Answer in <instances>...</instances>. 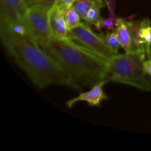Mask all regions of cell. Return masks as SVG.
Here are the masks:
<instances>
[{"label": "cell", "instance_id": "cell-1", "mask_svg": "<svg viewBox=\"0 0 151 151\" xmlns=\"http://www.w3.org/2000/svg\"><path fill=\"white\" fill-rule=\"evenodd\" d=\"M0 37L7 52L38 88L57 84L76 89L66 71L43 50L24 27L0 22Z\"/></svg>", "mask_w": 151, "mask_h": 151}, {"label": "cell", "instance_id": "cell-2", "mask_svg": "<svg viewBox=\"0 0 151 151\" xmlns=\"http://www.w3.org/2000/svg\"><path fill=\"white\" fill-rule=\"evenodd\" d=\"M43 50L66 71L79 90L105 81L107 60L69 38L52 35Z\"/></svg>", "mask_w": 151, "mask_h": 151}, {"label": "cell", "instance_id": "cell-3", "mask_svg": "<svg viewBox=\"0 0 151 151\" xmlns=\"http://www.w3.org/2000/svg\"><path fill=\"white\" fill-rule=\"evenodd\" d=\"M146 55L140 52L116 54L107 60L104 81L126 84L143 91H151V83L144 67Z\"/></svg>", "mask_w": 151, "mask_h": 151}, {"label": "cell", "instance_id": "cell-4", "mask_svg": "<svg viewBox=\"0 0 151 151\" xmlns=\"http://www.w3.org/2000/svg\"><path fill=\"white\" fill-rule=\"evenodd\" d=\"M67 38L107 60L116 54L106 44L98 33H94L91 26L86 23H81L77 27L69 29Z\"/></svg>", "mask_w": 151, "mask_h": 151}, {"label": "cell", "instance_id": "cell-5", "mask_svg": "<svg viewBox=\"0 0 151 151\" xmlns=\"http://www.w3.org/2000/svg\"><path fill=\"white\" fill-rule=\"evenodd\" d=\"M49 11L50 10L47 8L34 7L27 9V32L35 38L42 49L48 44L52 36Z\"/></svg>", "mask_w": 151, "mask_h": 151}, {"label": "cell", "instance_id": "cell-6", "mask_svg": "<svg viewBox=\"0 0 151 151\" xmlns=\"http://www.w3.org/2000/svg\"><path fill=\"white\" fill-rule=\"evenodd\" d=\"M27 8L23 0H0V22L11 26L27 27Z\"/></svg>", "mask_w": 151, "mask_h": 151}, {"label": "cell", "instance_id": "cell-7", "mask_svg": "<svg viewBox=\"0 0 151 151\" xmlns=\"http://www.w3.org/2000/svg\"><path fill=\"white\" fill-rule=\"evenodd\" d=\"M139 23L140 20H126L125 19L119 18L115 29L117 32L121 47L126 52H140L147 56L146 53L140 50L137 44V30Z\"/></svg>", "mask_w": 151, "mask_h": 151}, {"label": "cell", "instance_id": "cell-8", "mask_svg": "<svg viewBox=\"0 0 151 151\" xmlns=\"http://www.w3.org/2000/svg\"><path fill=\"white\" fill-rule=\"evenodd\" d=\"M106 83V81L97 83L88 91L81 93L79 96L66 102V106L72 108L78 102L84 101L91 106H100L102 101L108 99L107 95L103 91V86Z\"/></svg>", "mask_w": 151, "mask_h": 151}, {"label": "cell", "instance_id": "cell-9", "mask_svg": "<svg viewBox=\"0 0 151 151\" xmlns=\"http://www.w3.org/2000/svg\"><path fill=\"white\" fill-rule=\"evenodd\" d=\"M49 22L52 35L58 38H67L68 29L65 15L57 4H55L49 11Z\"/></svg>", "mask_w": 151, "mask_h": 151}, {"label": "cell", "instance_id": "cell-10", "mask_svg": "<svg viewBox=\"0 0 151 151\" xmlns=\"http://www.w3.org/2000/svg\"><path fill=\"white\" fill-rule=\"evenodd\" d=\"M137 44L141 51L151 58V25L148 19L140 20L137 30Z\"/></svg>", "mask_w": 151, "mask_h": 151}, {"label": "cell", "instance_id": "cell-11", "mask_svg": "<svg viewBox=\"0 0 151 151\" xmlns=\"http://www.w3.org/2000/svg\"><path fill=\"white\" fill-rule=\"evenodd\" d=\"M103 7V2L97 1V0H94L92 5L88 10L85 20H84L87 24L89 26H94L102 19L100 16V9Z\"/></svg>", "mask_w": 151, "mask_h": 151}, {"label": "cell", "instance_id": "cell-12", "mask_svg": "<svg viewBox=\"0 0 151 151\" xmlns=\"http://www.w3.org/2000/svg\"><path fill=\"white\" fill-rule=\"evenodd\" d=\"M98 35L115 53L118 54L119 47L121 46L119 44V39H118L117 32H116V29L111 30V32H106V33L100 32V33H98Z\"/></svg>", "mask_w": 151, "mask_h": 151}, {"label": "cell", "instance_id": "cell-13", "mask_svg": "<svg viewBox=\"0 0 151 151\" xmlns=\"http://www.w3.org/2000/svg\"><path fill=\"white\" fill-rule=\"evenodd\" d=\"M94 0H76L74 2L72 7L78 13L83 20H85L87 13L92 5Z\"/></svg>", "mask_w": 151, "mask_h": 151}, {"label": "cell", "instance_id": "cell-14", "mask_svg": "<svg viewBox=\"0 0 151 151\" xmlns=\"http://www.w3.org/2000/svg\"><path fill=\"white\" fill-rule=\"evenodd\" d=\"M119 18L116 16H109L107 19H101L95 25L94 27L97 30L100 29H107V30H114L116 29Z\"/></svg>", "mask_w": 151, "mask_h": 151}, {"label": "cell", "instance_id": "cell-15", "mask_svg": "<svg viewBox=\"0 0 151 151\" xmlns=\"http://www.w3.org/2000/svg\"><path fill=\"white\" fill-rule=\"evenodd\" d=\"M65 19H66V25L69 29L77 27L81 24V17L72 7L69 8L65 13Z\"/></svg>", "mask_w": 151, "mask_h": 151}, {"label": "cell", "instance_id": "cell-16", "mask_svg": "<svg viewBox=\"0 0 151 151\" xmlns=\"http://www.w3.org/2000/svg\"><path fill=\"white\" fill-rule=\"evenodd\" d=\"M27 9L34 7H41L49 10L56 4L58 0H23Z\"/></svg>", "mask_w": 151, "mask_h": 151}, {"label": "cell", "instance_id": "cell-17", "mask_svg": "<svg viewBox=\"0 0 151 151\" xmlns=\"http://www.w3.org/2000/svg\"><path fill=\"white\" fill-rule=\"evenodd\" d=\"M76 0H58L57 2H56V4L58 6L60 10L65 15L66 11L72 7V5H73L74 2Z\"/></svg>", "mask_w": 151, "mask_h": 151}, {"label": "cell", "instance_id": "cell-18", "mask_svg": "<svg viewBox=\"0 0 151 151\" xmlns=\"http://www.w3.org/2000/svg\"><path fill=\"white\" fill-rule=\"evenodd\" d=\"M109 10V16H115L116 11V0H104Z\"/></svg>", "mask_w": 151, "mask_h": 151}, {"label": "cell", "instance_id": "cell-19", "mask_svg": "<svg viewBox=\"0 0 151 151\" xmlns=\"http://www.w3.org/2000/svg\"><path fill=\"white\" fill-rule=\"evenodd\" d=\"M144 67L147 75L151 77V58L146 59L144 61Z\"/></svg>", "mask_w": 151, "mask_h": 151}, {"label": "cell", "instance_id": "cell-20", "mask_svg": "<svg viewBox=\"0 0 151 151\" xmlns=\"http://www.w3.org/2000/svg\"><path fill=\"white\" fill-rule=\"evenodd\" d=\"M97 1H101V2H103V0H97Z\"/></svg>", "mask_w": 151, "mask_h": 151}]
</instances>
